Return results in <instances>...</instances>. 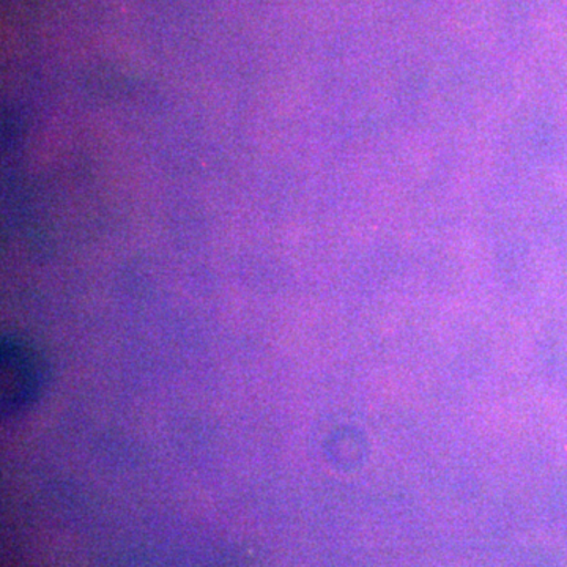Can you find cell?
Masks as SVG:
<instances>
[{"mask_svg": "<svg viewBox=\"0 0 567 567\" xmlns=\"http://www.w3.org/2000/svg\"><path fill=\"white\" fill-rule=\"evenodd\" d=\"M2 410L11 416L28 409L43 390L47 379L43 357L29 342L2 341Z\"/></svg>", "mask_w": 567, "mask_h": 567, "instance_id": "obj_1", "label": "cell"}]
</instances>
